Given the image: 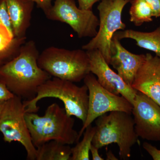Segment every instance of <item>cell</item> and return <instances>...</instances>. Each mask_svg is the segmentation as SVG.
Returning a JSON list of instances; mask_svg holds the SVG:
<instances>
[{
  "mask_svg": "<svg viewBox=\"0 0 160 160\" xmlns=\"http://www.w3.org/2000/svg\"><path fill=\"white\" fill-rule=\"evenodd\" d=\"M39 54L35 42L31 40L23 44L18 56L0 66V82L22 99L34 98L38 87L52 78L38 66Z\"/></svg>",
  "mask_w": 160,
  "mask_h": 160,
  "instance_id": "1",
  "label": "cell"
},
{
  "mask_svg": "<svg viewBox=\"0 0 160 160\" xmlns=\"http://www.w3.org/2000/svg\"><path fill=\"white\" fill-rule=\"evenodd\" d=\"M25 118L36 148L52 140L67 145L79 142L78 132L74 129V119L57 103L48 106L43 116L36 112H26Z\"/></svg>",
  "mask_w": 160,
  "mask_h": 160,
  "instance_id": "2",
  "label": "cell"
},
{
  "mask_svg": "<svg viewBox=\"0 0 160 160\" xmlns=\"http://www.w3.org/2000/svg\"><path fill=\"white\" fill-rule=\"evenodd\" d=\"M47 98L61 100L67 114L76 117L83 124L85 123L89 106L88 89L86 85L79 86L70 81L51 78L38 87L34 98L23 101L26 112H37L39 109L38 102Z\"/></svg>",
  "mask_w": 160,
  "mask_h": 160,
  "instance_id": "3",
  "label": "cell"
},
{
  "mask_svg": "<svg viewBox=\"0 0 160 160\" xmlns=\"http://www.w3.org/2000/svg\"><path fill=\"white\" fill-rule=\"evenodd\" d=\"M132 115L115 111L103 114L96 119V132L92 144L100 149L115 143L119 149L121 159L128 160L132 148L137 142L138 136L134 128Z\"/></svg>",
  "mask_w": 160,
  "mask_h": 160,
  "instance_id": "4",
  "label": "cell"
},
{
  "mask_svg": "<svg viewBox=\"0 0 160 160\" xmlns=\"http://www.w3.org/2000/svg\"><path fill=\"white\" fill-rule=\"evenodd\" d=\"M38 63L40 68L51 77L79 82L91 73L87 51L70 50L50 46L40 53Z\"/></svg>",
  "mask_w": 160,
  "mask_h": 160,
  "instance_id": "5",
  "label": "cell"
},
{
  "mask_svg": "<svg viewBox=\"0 0 160 160\" xmlns=\"http://www.w3.org/2000/svg\"><path fill=\"white\" fill-rule=\"evenodd\" d=\"M131 0H102L97 9L99 25L94 37L82 49L86 51L98 50L109 65L112 56V38L117 32L123 30L126 25L122 21V13L125 6Z\"/></svg>",
  "mask_w": 160,
  "mask_h": 160,
  "instance_id": "6",
  "label": "cell"
},
{
  "mask_svg": "<svg viewBox=\"0 0 160 160\" xmlns=\"http://www.w3.org/2000/svg\"><path fill=\"white\" fill-rule=\"evenodd\" d=\"M22 99L14 95L4 104L0 115V132L6 142H18L26 149L27 160H36L37 149L32 141Z\"/></svg>",
  "mask_w": 160,
  "mask_h": 160,
  "instance_id": "7",
  "label": "cell"
},
{
  "mask_svg": "<svg viewBox=\"0 0 160 160\" xmlns=\"http://www.w3.org/2000/svg\"><path fill=\"white\" fill-rule=\"evenodd\" d=\"M83 81L88 89L89 106L86 121L78 132L79 140L86 128L99 117L115 111L132 114L133 107L126 98L114 94L101 86L94 74L87 75Z\"/></svg>",
  "mask_w": 160,
  "mask_h": 160,
  "instance_id": "8",
  "label": "cell"
},
{
  "mask_svg": "<svg viewBox=\"0 0 160 160\" xmlns=\"http://www.w3.org/2000/svg\"><path fill=\"white\" fill-rule=\"evenodd\" d=\"M45 15L49 20L66 23L80 38L94 37L99 25V20L92 10L80 9L74 0H55Z\"/></svg>",
  "mask_w": 160,
  "mask_h": 160,
  "instance_id": "9",
  "label": "cell"
},
{
  "mask_svg": "<svg viewBox=\"0 0 160 160\" xmlns=\"http://www.w3.org/2000/svg\"><path fill=\"white\" fill-rule=\"evenodd\" d=\"M134 128L138 137L160 142V106L142 92H138L132 104Z\"/></svg>",
  "mask_w": 160,
  "mask_h": 160,
  "instance_id": "10",
  "label": "cell"
},
{
  "mask_svg": "<svg viewBox=\"0 0 160 160\" xmlns=\"http://www.w3.org/2000/svg\"><path fill=\"white\" fill-rule=\"evenodd\" d=\"M86 51L89 58L90 72L97 77L101 86L114 94H121L132 105L138 91L126 84L118 73L111 69L98 50Z\"/></svg>",
  "mask_w": 160,
  "mask_h": 160,
  "instance_id": "11",
  "label": "cell"
},
{
  "mask_svg": "<svg viewBox=\"0 0 160 160\" xmlns=\"http://www.w3.org/2000/svg\"><path fill=\"white\" fill-rule=\"evenodd\" d=\"M131 87L153 100L160 106V58L146 54Z\"/></svg>",
  "mask_w": 160,
  "mask_h": 160,
  "instance_id": "12",
  "label": "cell"
},
{
  "mask_svg": "<svg viewBox=\"0 0 160 160\" xmlns=\"http://www.w3.org/2000/svg\"><path fill=\"white\" fill-rule=\"evenodd\" d=\"M145 58L146 54H135L128 51L114 36L109 65L117 71L119 75L129 86H131Z\"/></svg>",
  "mask_w": 160,
  "mask_h": 160,
  "instance_id": "13",
  "label": "cell"
},
{
  "mask_svg": "<svg viewBox=\"0 0 160 160\" xmlns=\"http://www.w3.org/2000/svg\"><path fill=\"white\" fill-rule=\"evenodd\" d=\"M14 37H26L34 2L32 0H6Z\"/></svg>",
  "mask_w": 160,
  "mask_h": 160,
  "instance_id": "14",
  "label": "cell"
},
{
  "mask_svg": "<svg viewBox=\"0 0 160 160\" xmlns=\"http://www.w3.org/2000/svg\"><path fill=\"white\" fill-rule=\"evenodd\" d=\"M114 36L120 41L125 38L134 40L138 47L153 52L160 58V25L149 32L124 29L117 32Z\"/></svg>",
  "mask_w": 160,
  "mask_h": 160,
  "instance_id": "15",
  "label": "cell"
},
{
  "mask_svg": "<svg viewBox=\"0 0 160 160\" xmlns=\"http://www.w3.org/2000/svg\"><path fill=\"white\" fill-rule=\"evenodd\" d=\"M26 41V37H14L6 26L0 23V66L18 56Z\"/></svg>",
  "mask_w": 160,
  "mask_h": 160,
  "instance_id": "16",
  "label": "cell"
},
{
  "mask_svg": "<svg viewBox=\"0 0 160 160\" xmlns=\"http://www.w3.org/2000/svg\"><path fill=\"white\" fill-rule=\"evenodd\" d=\"M36 160H70L71 148L58 141H49L36 148Z\"/></svg>",
  "mask_w": 160,
  "mask_h": 160,
  "instance_id": "17",
  "label": "cell"
},
{
  "mask_svg": "<svg viewBox=\"0 0 160 160\" xmlns=\"http://www.w3.org/2000/svg\"><path fill=\"white\" fill-rule=\"evenodd\" d=\"M129 9L130 22L135 26H140L144 23L152 22V10L146 0H131Z\"/></svg>",
  "mask_w": 160,
  "mask_h": 160,
  "instance_id": "18",
  "label": "cell"
},
{
  "mask_svg": "<svg viewBox=\"0 0 160 160\" xmlns=\"http://www.w3.org/2000/svg\"><path fill=\"white\" fill-rule=\"evenodd\" d=\"M95 126L89 125L83 132L82 140L78 142L74 147L71 148L70 160H89V152L92 139L95 133Z\"/></svg>",
  "mask_w": 160,
  "mask_h": 160,
  "instance_id": "19",
  "label": "cell"
},
{
  "mask_svg": "<svg viewBox=\"0 0 160 160\" xmlns=\"http://www.w3.org/2000/svg\"><path fill=\"white\" fill-rule=\"evenodd\" d=\"M0 23L6 26L10 32L13 34L12 25L7 9L6 0H0Z\"/></svg>",
  "mask_w": 160,
  "mask_h": 160,
  "instance_id": "20",
  "label": "cell"
},
{
  "mask_svg": "<svg viewBox=\"0 0 160 160\" xmlns=\"http://www.w3.org/2000/svg\"><path fill=\"white\" fill-rule=\"evenodd\" d=\"M143 149L152 158L153 160H160V149L152 146L147 142H144L142 145Z\"/></svg>",
  "mask_w": 160,
  "mask_h": 160,
  "instance_id": "21",
  "label": "cell"
},
{
  "mask_svg": "<svg viewBox=\"0 0 160 160\" xmlns=\"http://www.w3.org/2000/svg\"><path fill=\"white\" fill-rule=\"evenodd\" d=\"M14 96L4 83L0 82V102H5Z\"/></svg>",
  "mask_w": 160,
  "mask_h": 160,
  "instance_id": "22",
  "label": "cell"
},
{
  "mask_svg": "<svg viewBox=\"0 0 160 160\" xmlns=\"http://www.w3.org/2000/svg\"><path fill=\"white\" fill-rule=\"evenodd\" d=\"M32 1L36 4L38 8L43 10L45 14L51 9L52 6V0H32Z\"/></svg>",
  "mask_w": 160,
  "mask_h": 160,
  "instance_id": "23",
  "label": "cell"
},
{
  "mask_svg": "<svg viewBox=\"0 0 160 160\" xmlns=\"http://www.w3.org/2000/svg\"><path fill=\"white\" fill-rule=\"evenodd\" d=\"M151 7L155 18H160V0H146Z\"/></svg>",
  "mask_w": 160,
  "mask_h": 160,
  "instance_id": "24",
  "label": "cell"
},
{
  "mask_svg": "<svg viewBox=\"0 0 160 160\" xmlns=\"http://www.w3.org/2000/svg\"><path fill=\"white\" fill-rule=\"evenodd\" d=\"M102 0H78L79 8L83 10H92V6Z\"/></svg>",
  "mask_w": 160,
  "mask_h": 160,
  "instance_id": "25",
  "label": "cell"
},
{
  "mask_svg": "<svg viewBox=\"0 0 160 160\" xmlns=\"http://www.w3.org/2000/svg\"><path fill=\"white\" fill-rule=\"evenodd\" d=\"M99 149L97 148L92 144L91 147H90V152H91L92 157V159L93 160H104L102 157L100 156L99 153Z\"/></svg>",
  "mask_w": 160,
  "mask_h": 160,
  "instance_id": "26",
  "label": "cell"
},
{
  "mask_svg": "<svg viewBox=\"0 0 160 160\" xmlns=\"http://www.w3.org/2000/svg\"><path fill=\"white\" fill-rule=\"evenodd\" d=\"M106 160H117V158L115 156L111 150L107 152H106Z\"/></svg>",
  "mask_w": 160,
  "mask_h": 160,
  "instance_id": "27",
  "label": "cell"
},
{
  "mask_svg": "<svg viewBox=\"0 0 160 160\" xmlns=\"http://www.w3.org/2000/svg\"><path fill=\"white\" fill-rule=\"evenodd\" d=\"M5 102H0V115H1V112H2V110Z\"/></svg>",
  "mask_w": 160,
  "mask_h": 160,
  "instance_id": "28",
  "label": "cell"
}]
</instances>
